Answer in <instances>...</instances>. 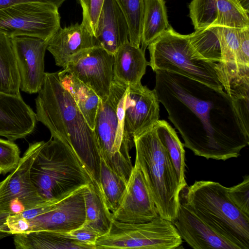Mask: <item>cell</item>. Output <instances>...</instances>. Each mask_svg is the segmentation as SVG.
I'll use <instances>...</instances> for the list:
<instances>
[{
  "label": "cell",
  "instance_id": "4fadbf2b",
  "mask_svg": "<svg viewBox=\"0 0 249 249\" xmlns=\"http://www.w3.org/2000/svg\"><path fill=\"white\" fill-rule=\"evenodd\" d=\"M20 77V89L36 93L45 77L44 56L49 40L27 36L11 38Z\"/></svg>",
  "mask_w": 249,
  "mask_h": 249
},
{
  "label": "cell",
  "instance_id": "277c9868",
  "mask_svg": "<svg viewBox=\"0 0 249 249\" xmlns=\"http://www.w3.org/2000/svg\"><path fill=\"white\" fill-rule=\"evenodd\" d=\"M187 186L183 203L239 249H249V216L233 203L227 187L219 182L205 180L196 181Z\"/></svg>",
  "mask_w": 249,
  "mask_h": 249
},
{
  "label": "cell",
  "instance_id": "2e32d148",
  "mask_svg": "<svg viewBox=\"0 0 249 249\" xmlns=\"http://www.w3.org/2000/svg\"><path fill=\"white\" fill-rule=\"evenodd\" d=\"M173 223L181 239L194 249H239L181 201L177 218Z\"/></svg>",
  "mask_w": 249,
  "mask_h": 249
},
{
  "label": "cell",
  "instance_id": "6da1fadb",
  "mask_svg": "<svg viewBox=\"0 0 249 249\" xmlns=\"http://www.w3.org/2000/svg\"><path fill=\"white\" fill-rule=\"evenodd\" d=\"M154 89L184 146L207 159L236 158L249 144V129L232 98L219 89L181 74L156 70Z\"/></svg>",
  "mask_w": 249,
  "mask_h": 249
},
{
  "label": "cell",
  "instance_id": "ab89813d",
  "mask_svg": "<svg viewBox=\"0 0 249 249\" xmlns=\"http://www.w3.org/2000/svg\"><path fill=\"white\" fill-rule=\"evenodd\" d=\"M243 8L249 13V0H239Z\"/></svg>",
  "mask_w": 249,
  "mask_h": 249
},
{
  "label": "cell",
  "instance_id": "5bb4252c",
  "mask_svg": "<svg viewBox=\"0 0 249 249\" xmlns=\"http://www.w3.org/2000/svg\"><path fill=\"white\" fill-rule=\"evenodd\" d=\"M87 186L57 202L50 211L28 219V232L50 231L68 233L81 227L86 219L84 192Z\"/></svg>",
  "mask_w": 249,
  "mask_h": 249
},
{
  "label": "cell",
  "instance_id": "7402d4cb",
  "mask_svg": "<svg viewBox=\"0 0 249 249\" xmlns=\"http://www.w3.org/2000/svg\"><path fill=\"white\" fill-rule=\"evenodd\" d=\"M58 73L62 86L70 93L89 125L93 130L100 98L90 88L69 71L63 69Z\"/></svg>",
  "mask_w": 249,
  "mask_h": 249
},
{
  "label": "cell",
  "instance_id": "e575fe53",
  "mask_svg": "<svg viewBox=\"0 0 249 249\" xmlns=\"http://www.w3.org/2000/svg\"><path fill=\"white\" fill-rule=\"evenodd\" d=\"M66 233L70 238L84 244L94 246L96 249L95 245L99 235L87 225L83 224L81 227Z\"/></svg>",
  "mask_w": 249,
  "mask_h": 249
},
{
  "label": "cell",
  "instance_id": "b9f144b4",
  "mask_svg": "<svg viewBox=\"0 0 249 249\" xmlns=\"http://www.w3.org/2000/svg\"><path fill=\"white\" fill-rule=\"evenodd\" d=\"M1 184V182H0V184Z\"/></svg>",
  "mask_w": 249,
  "mask_h": 249
},
{
  "label": "cell",
  "instance_id": "1f68e13d",
  "mask_svg": "<svg viewBox=\"0 0 249 249\" xmlns=\"http://www.w3.org/2000/svg\"><path fill=\"white\" fill-rule=\"evenodd\" d=\"M219 32L222 53L220 62L249 66L245 63L240 53L237 28L219 26Z\"/></svg>",
  "mask_w": 249,
  "mask_h": 249
},
{
  "label": "cell",
  "instance_id": "ffe728a7",
  "mask_svg": "<svg viewBox=\"0 0 249 249\" xmlns=\"http://www.w3.org/2000/svg\"><path fill=\"white\" fill-rule=\"evenodd\" d=\"M148 64L145 52L128 41L114 54L113 80L127 87L140 85Z\"/></svg>",
  "mask_w": 249,
  "mask_h": 249
},
{
  "label": "cell",
  "instance_id": "f1b7e54d",
  "mask_svg": "<svg viewBox=\"0 0 249 249\" xmlns=\"http://www.w3.org/2000/svg\"><path fill=\"white\" fill-rule=\"evenodd\" d=\"M218 18L214 25L234 28L249 27V13L239 0H216Z\"/></svg>",
  "mask_w": 249,
  "mask_h": 249
},
{
  "label": "cell",
  "instance_id": "8d00e7d4",
  "mask_svg": "<svg viewBox=\"0 0 249 249\" xmlns=\"http://www.w3.org/2000/svg\"><path fill=\"white\" fill-rule=\"evenodd\" d=\"M241 54L247 64H249V27L237 28Z\"/></svg>",
  "mask_w": 249,
  "mask_h": 249
},
{
  "label": "cell",
  "instance_id": "9c48e42d",
  "mask_svg": "<svg viewBox=\"0 0 249 249\" xmlns=\"http://www.w3.org/2000/svg\"><path fill=\"white\" fill-rule=\"evenodd\" d=\"M55 6L28 2L0 9V33L10 38L27 36L49 40L60 27Z\"/></svg>",
  "mask_w": 249,
  "mask_h": 249
},
{
  "label": "cell",
  "instance_id": "e0dca14e",
  "mask_svg": "<svg viewBox=\"0 0 249 249\" xmlns=\"http://www.w3.org/2000/svg\"><path fill=\"white\" fill-rule=\"evenodd\" d=\"M36 113L20 94L0 92V136L12 141L24 138L34 130Z\"/></svg>",
  "mask_w": 249,
  "mask_h": 249
},
{
  "label": "cell",
  "instance_id": "7c38bea8",
  "mask_svg": "<svg viewBox=\"0 0 249 249\" xmlns=\"http://www.w3.org/2000/svg\"><path fill=\"white\" fill-rule=\"evenodd\" d=\"M159 215L141 168L136 161L120 205L111 213L112 220L136 224L149 222Z\"/></svg>",
  "mask_w": 249,
  "mask_h": 249
},
{
  "label": "cell",
  "instance_id": "83f0119b",
  "mask_svg": "<svg viewBox=\"0 0 249 249\" xmlns=\"http://www.w3.org/2000/svg\"><path fill=\"white\" fill-rule=\"evenodd\" d=\"M100 185L104 201L112 213L121 201L127 182L114 172L100 157Z\"/></svg>",
  "mask_w": 249,
  "mask_h": 249
},
{
  "label": "cell",
  "instance_id": "8fae6325",
  "mask_svg": "<svg viewBox=\"0 0 249 249\" xmlns=\"http://www.w3.org/2000/svg\"><path fill=\"white\" fill-rule=\"evenodd\" d=\"M113 63L114 54L95 46L74 56L64 69L90 88L105 102L113 80Z\"/></svg>",
  "mask_w": 249,
  "mask_h": 249
},
{
  "label": "cell",
  "instance_id": "484cf974",
  "mask_svg": "<svg viewBox=\"0 0 249 249\" xmlns=\"http://www.w3.org/2000/svg\"><path fill=\"white\" fill-rule=\"evenodd\" d=\"M20 77L11 38L0 33V92L20 94Z\"/></svg>",
  "mask_w": 249,
  "mask_h": 249
},
{
  "label": "cell",
  "instance_id": "60d3db41",
  "mask_svg": "<svg viewBox=\"0 0 249 249\" xmlns=\"http://www.w3.org/2000/svg\"><path fill=\"white\" fill-rule=\"evenodd\" d=\"M11 235L10 233L4 231H0V240L2 238Z\"/></svg>",
  "mask_w": 249,
  "mask_h": 249
},
{
  "label": "cell",
  "instance_id": "836d02e7",
  "mask_svg": "<svg viewBox=\"0 0 249 249\" xmlns=\"http://www.w3.org/2000/svg\"><path fill=\"white\" fill-rule=\"evenodd\" d=\"M230 197L235 205L249 216V176L243 177V181L231 187H227Z\"/></svg>",
  "mask_w": 249,
  "mask_h": 249
},
{
  "label": "cell",
  "instance_id": "5b68a950",
  "mask_svg": "<svg viewBox=\"0 0 249 249\" xmlns=\"http://www.w3.org/2000/svg\"><path fill=\"white\" fill-rule=\"evenodd\" d=\"M139 163L159 215L172 223L180 203L177 174L153 126L134 138Z\"/></svg>",
  "mask_w": 249,
  "mask_h": 249
},
{
  "label": "cell",
  "instance_id": "52a82bcc",
  "mask_svg": "<svg viewBox=\"0 0 249 249\" xmlns=\"http://www.w3.org/2000/svg\"><path fill=\"white\" fill-rule=\"evenodd\" d=\"M147 47L150 53L148 65L153 71L175 72L215 89H224L216 73V63L198 58L188 35L180 34L170 26Z\"/></svg>",
  "mask_w": 249,
  "mask_h": 249
},
{
  "label": "cell",
  "instance_id": "d590c367",
  "mask_svg": "<svg viewBox=\"0 0 249 249\" xmlns=\"http://www.w3.org/2000/svg\"><path fill=\"white\" fill-rule=\"evenodd\" d=\"M104 0H89L86 15L83 17L82 22L87 24L93 35H95L99 14Z\"/></svg>",
  "mask_w": 249,
  "mask_h": 249
},
{
  "label": "cell",
  "instance_id": "f546056e",
  "mask_svg": "<svg viewBox=\"0 0 249 249\" xmlns=\"http://www.w3.org/2000/svg\"><path fill=\"white\" fill-rule=\"evenodd\" d=\"M123 13L129 28V41L140 47L144 11V0H115Z\"/></svg>",
  "mask_w": 249,
  "mask_h": 249
},
{
  "label": "cell",
  "instance_id": "ac0fdd59",
  "mask_svg": "<svg viewBox=\"0 0 249 249\" xmlns=\"http://www.w3.org/2000/svg\"><path fill=\"white\" fill-rule=\"evenodd\" d=\"M98 46L91 30L84 22L61 27L49 40L47 50L53 55L55 64L65 68L80 53Z\"/></svg>",
  "mask_w": 249,
  "mask_h": 249
},
{
  "label": "cell",
  "instance_id": "4316f807",
  "mask_svg": "<svg viewBox=\"0 0 249 249\" xmlns=\"http://www.w3.org/2000/svg\"><path fill=\"white\" fill-rule=\"evenodd\" d=\"M190 44L199 59L217 63L221 61L222 48L219 26L198 29L188 35Z\"/></svg>",
  "mask_w": 249,
  "mask_h": 249
},
{
  "label": "cell",
  "instance_id": "4dcf8cb0",
  "mask_svg": "<svg viewBox=\"0 0 249 249\" xmlns=\"http://www.w3.org/2000/svg\"><path fill=\"white\" fill-rule=\"evenodd\" d=\"M189 9L195 30L214 25L217 21L216 0H192Z\"/></svg>",
  "mask_w": 249,
  "mask_h": 249
},
{
  "label": "cell",
  "instance_id": "9a60e30c",
  "mask_svg": "<svg viewBox=\"0 0 249 249\" xmlns=\"http://www.w3.org/2000/svg\"><path fill=\"white\" fill-rule=\"evenodd\" d=\"M159 103L154 89L142 84L128 87L124 101V128L131 139L152 127L159 120Z\"/></svg>",
  "mask_w": 249,
  "mask_h": 249
},
{
  "label": "cell",
  "instance_id": "7a4b0ae2",
  "mask_svg": "<svg viewBox=\"0 0 249 249\" xmlns=\"http://www.w3.org/2000/svg\"><path fill=\"white\" fill-rule=\"evenodd\" d=\"M37 93L35 100L37 121L49 129L52 137L61 140L72 148L102 194L100 155L94 131L70 93L62 86L58 72H45Z\"/></svg>",
  "mask_w": 249,
  "mask_h": 249
},
{
  "label": "cell",
  "instance_id": "d6a6232c",
  "mask_svg": "<svg viewBox=\"0 0 249 249\" xmlns=\"http://www.w3.org/2000/svg\"><path fill=\"white\" fill-rule=\"evenodd\" d=\"M20 153L14 141L0 138V174L5 175L17 168L21 159Z\"/></svg>",
  "mask_w": 249,
  "mask_h": 249
},
{
  "label": "cell",
  "instance_id": "74e56055",
  "mask_svg": "<svg viewBox=\"0 0 249 249\" xmlns=\"http://www.w3.org/2000/svg\"><path fill=\"white\" fill-rule=\"evenodd\" d=\"M66 0H0V9L5 8L10 6L28 2H42L53 4L59 8Z\"/></svg>",
  "mask_w": 249,
  "mask_h": 249
},
{
  "label": "cell",
  "instance_id": "603a6c76",
  "mask_svg": "<svg viewBox=\"0 0 249 249\" xmlns=\"http://www.w3.org/2000/svg\"><path fill=\"white\" fill-rule=\"evenodd\" d=\"M165 149L177 175L180 192L187 186L185 179V150L175 129L165 120H158L153 125Z\"/></svg>",
  "mask_w": 249,
  "mask_h": 249
},
{
  "label": "cell",
  "instance_id": "3957f363",
  "mask_svg": "<svg viewBox=\"0 0 249 249\" xmlns=\"http://www.w3.org/2000/svg\"><path fill=\"white\" fill-rule=\"evenodd\" d=\"M30 176L38 193L48 202H58L93 183L89 173L72 148L52 137L44 142L35 159Z\"/></svg>",
  "mask_w": 249,
  "mask_h": 249
},
{
  "label": "cell",
  "instance_id": "f35d334b",
  "mask_svg": "<svg viewBox=\"0 0 249 249\" xmlns=\"http://www.w3.org/2000/svg\"><path fill=\"white\" fill-rule=\"evenodd\" d=\"M79 3L80 4L82 8V14L83 17L85 16L87 13L88 3L89 0H77Z\"/></svg>",
  "mask_w": 249,
  "mask_h": 249
},
{
  "label": "cell",
  "instance_id": "d6986e66",
  "mask_svg": "<svg viewBox=\"0 0 249 249\" xmlns=\"http://www.w3.org/2000/svg\"><path fill=\"white\" fill-rule=\"evenodd\" d=\"M94 36L98 46L113 54L129 41L128 24L115 0H104Z\"/></svg>",
  "mask_w": 249,
  "mask_h": 249
},
{
  "label": "cell",
  "instance_id": "8992f818",
  "mask_svg": "<svg viewBox=\"0 0 249 249\" xmlns=\"http://www.w3.org/2000/svg\"><path fill=\"white\" fill-rule=\"evenodd\" d=\"M127 88L113 80L108 98L100 102L93 130L100 157L127 183L133 168L129 152L134 146V140L124 128V101Z\"/></svg>",
  "mask_w": 249,
  "mask_h": 249
},
{
  "label": "cell",
  "instance_id": "d4e9b609",
  "mask_svg": "<svg viewBox=\"0 0 249 249\" xmlns=\"http://www.w3.org/2000/svg\"><path fill=\"white\" fill-rule=\"evenodd\" d=\"M84 198L86 212L84 224L92 229L99 236L107 234L112 224L111 213L93 183L86 187Z\"/></svg>",
  "mask_w": 249,
  "mask_h": 249
},
{
  "label": "cell",
  "instance_id": "44dd1931",
  "mask_svg": "<svg viewBox=\"0 0 249 249\" xmlns=\"http://www.w3.org/2000/svg\"><path fill=\"white\" fill-rule=\"evenodd\" d=\"M17 249H95L68 237L66 233L37 231L14 234Z\"/></svg>",
  "mask_w": 249,
  "mask_h": 249
},
{
  "label": "cell",
  "instance_id": "30bf717a",
  "mask_svg": "<svg viewBox=\"0 0 249 249\" xmlns=\"http://www.w3.org/2000/svg\"><path fill=\"white\" fill-rule=\"evenodd\" d=\"M44 142L30 143L17 168L1 182L0 212L19 213L55 203L46 202L40 196L30 176L32 165Z\"/></svg>",
  "mask_w": 249,
  "mask_h": 249
},
{
  "label": "cell",
  "instance_id": "ba28073f",
  "mask_svg": "<svg viewBox=\"0 0 249 249\" xmlns=\"http://www.w3.org/2000/svg\"><path fill=\"white\" fill-rule=\"evenodd\" d=\"M182 239L174 224L160 216L142 224L112 220L109 231L95 243L99 249H175Z\"/></svg>",
  "mask_w": 249,
  "mask_h": 249
},
{
  "label": "cell",
  "instance_id": "cb8c5ba5",
  "mask_svg": "<svg viewBox=\"0 0 249 249\" xmlns=\"http://www.w3.org/2000/svg\"><path fill=\"white\" fill-rule=\"evenodd\" d=\"M164 0H144L141 48L148 46L170 27Z\"/></svg>",
  "mask_w": 249,
  "mask_h": 249
}]
</instances>
